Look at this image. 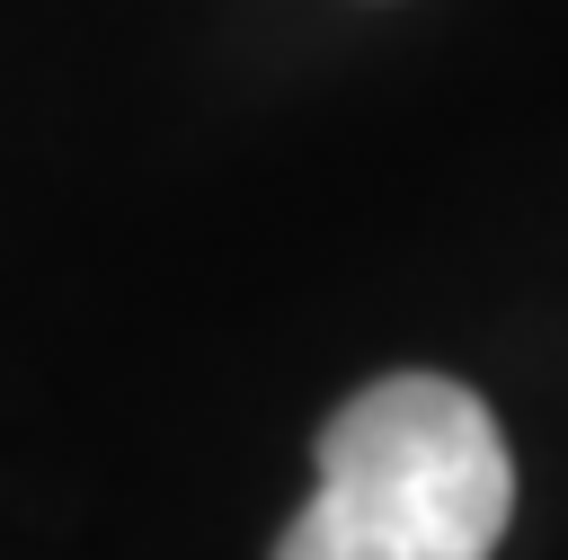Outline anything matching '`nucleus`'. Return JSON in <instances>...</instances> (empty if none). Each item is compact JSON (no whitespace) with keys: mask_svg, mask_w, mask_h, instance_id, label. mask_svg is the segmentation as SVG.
Here are the masks:
<instances>
[{"mask_svg":"<svg viewBox=\"0 0 568 560\" xmlns=\"http://www.w3.org/2000/svg\"><path fill=\"white\" fill-rule=\"evenodd\" d=\"M515 516V453L479 391L382 373L320 427V480L275 560H488Z\"/></svg>","mask_w":568,"mask_h":560,"instance_id":"f257e3e1","label":"nucleus"}]
</instances>
